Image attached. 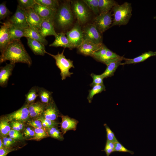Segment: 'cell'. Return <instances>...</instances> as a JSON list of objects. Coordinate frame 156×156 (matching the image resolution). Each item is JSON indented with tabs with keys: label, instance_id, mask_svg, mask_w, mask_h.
Masks as SVG:
<instances>
[{
	"label": "cell",
	"instance_id": "4dcf8cb0",
	"mask_svg": "<svg viewBox=\"0 0 156 156\" xmlns=\"http://www.w3.org/2000/svg\"><path fill=\"white\" fill-rule=\"evenodd\" d=\"M105 90V87L104 84L95 85L88 91L89 93L87 99L89 103H91L94 96L96 94L100 93Z\"/></svg>",
	"mask_w": 156,
	"mask_h": 156
},
{
	"label": "cell",
	"instance_id": "681fc988",
	"mask_svg": "<svg viewBox=\"0 0 156 156\" xmlns=\"http://www.w3.org/2000/svg\"><path fill=\"white\" fill-rule=\"evenodd\" d=\"M35 131L34 129L30 127L27 128L24 132V135L26 138L33 137L35 135Z\"/></svg>",
	"mask_w": 156,
	"mask_h": 156
},
{
	"label": "cell",
	"instance_id": "e575fe53",
	"mask_svg": "<svg viewBox=\"0 0 156 156\" xmlns=\"http://www.w3.org/2000/svg\"><path fill=\"white\" fill-rule=\"evenodd\" d=\"M47 132L49 136L53 138L61 141L64 139L61 133L56 126L48 129Z\"/></svg>",
	"mask_w": 156,
	"mask_h": 156
},
{
	"label": "cell",
	"instance_id": "d4e9b609",
	"mask_svg": "<svg viewBox=\"0 0 156 156\" xmlns=\"http://www.w3.org/2000/svg\"><path fill=\"white\" fill-rule=\"evenodd\" d=\"M24 37L37 41L44 46L48 44V41L42 36L38 31L29 27L25 30Z\"/></svg>",
	"mask_w": 156,
	"mask_h": 156
},
{
	"label": "cell",
	"instance_id": "b9f144b4",
	"mask_svg": "<svg viewBox=\"0 0 156 156\" xmlns=\"http://www.w3.org/2000/svg\"><path fill=\"white\" fill-rule=\"evenodd\" d=\"M115 144L107 140L104 149L103 151L105 152L107 156H109L112 152H114Z\"/></svg>",
	"mask_w": 156,
	"mask_h": 156
},
{
	"label": "cell",
	"instance_id": "ab89813d",
	"mask_svg": "<svg viewBox=\"0 0 156 156\" xmlns=\"http://www.w3.org/2000/svg\"><path fill=\"white\" fill-rule=\"evenodd\" d=\"M12 13L6 7L5 3L3 2L0 4V20H2L9 16Z\"/></svg>",
	"mask_w": 156,
	"mask_h": 156
},
{
	"label": "cell",
	"instance_id": "f907efd6",
	"mask_svg": "<svg viewBox=\"0 0 156 156\" xmlns=\"http://www.w3.org/2000/svg\"><path fill=\"white\" fill-rule=\"evenodd\" d=\"M4 147L5 146L4 145L2 140L1 138L0 139V148Z\"/></svg>",
	"mask_w": 156,
	"mask_h": 156
},
{
	"label": "cell",
	"instance_id": "7bdbcfd3",
	"mask_svg": "<svg viewBox=\"0 0 156 156\" xmlns=\"http://www.w3.org/2000/svg\"><path fill=\"white\" fill-rule=\"evenodd\" d=\"M114 150L116 152H127L131 154H133L134 153L133 151L126 148L119 142L115 144Z\"/></svg>",
	"mask_w": 156,
	"mask_h": 156
},
{
	"label": "cell",
	"instance_id": "f546056e",
	"mask_svg": "<svg viewBox=\"0 0 156 156\" xmlns=\"http://www.w3.org/2000/svg\"><path fill=\"white\" fill-rule=\"evenodd\" d=\"M39 87L35 86L32 87L25 95L26 103L29 105L34 102L37 96H38Z\"/></svg>",
	"mask_w": 156,
	"mask_h": 156
},
{
	"label": "cell",
	"instance_id": "d6986e66",
	"mask_svg": "<svg viewBox=\"0 0 156 156\" xmlns=\"http://www.w3.org/2000/svg\"><path fill=\"white\" fill-rule=\"evenodd\" d=\"M47 105L39 101L29 105L28 109L30 117L35 118L40 117L42 115Z\"/></svg>",
	"mask_w": 156,
	"mask_h": 156
},
{
	"label": "cell",
	"instance_id": "6da1fadb",
	"mask_svg": "<svg viewBox=\"0 0 156 156\" xmlns=\"http://www.w3.org/2000/svg\"><path fill=\"white\" fill-rule=\"evenodd\" d=\"M7 60L15 64L17 63L26 64L29 67L31 66L32 63L30 56L20 40L12 41L1 54L0 63Z\"/></svg>",
	"mask_w": 156,
	"mask_h": 156
},
{
	"label": "cell",
	"instance_id": "7a4b0ae2",
	"mask_svg": "<svg viewBox=\"0 0 156 156\" xmlns=\"http://www.w3.org/2000/svg\"><path fill=\"white\" fill-rule=\"evenodd\" d=\"M70 5L69 1L60 4L53 19L55 27L64 30L73 24L74 19Z\"/></svg>",
	"mask_w": 156,
	"mask_h": 156
},
{
	"label": "cell",
	"instance_id": "9a60e30c",
	"mask_svg": "<svg viewBox=\"0 0 156 156\" xmlns=\"http://www.w3.org/2000/svg\"><path fill=\"white\" fill-rule=\"evenodd\" d=\"M15 64L10 62L0 68V86L2 87L7 86L9 78L11 75Z\"/></svg>",
	"mask_w": 156,
	"mask_h": 156
},
{
	"label": "cell",
	"instance_id": "7dc6e473",
	"mask_svg": "<svg viewBox=\"0 0 156 156\" xmlns=\"http://www.w3.org/2000/svg\"><path fill=\"white\" fill-rule=\"evenodd\" d=\"M2 140L5 147L7 148H12L11 146L15 142V140L10 137H3Z\"/></svg>",
	"mask_w": 156,
	"mask_h": 156
},
{
	"label": "cell",
	"instance_id": "d590c367",
	"mask_svg": "<svg viewBox=\"0 0 156 156\" xmlns=\"http://www.w3.org/2000/svg\"><path fill=\"white\" fill-rule=\"evenodd\" d=\"M38 119L41 121L43 127L47 129L56 126L58 125L57 123L55 121L46 119L42 115L38 118Z\"/></svg>",
	"mask_w": 156,
	"mask_h": 156
},
{
	"label": "cell",
	"instance_id": "f1b7e54d",
	"mask_svg": "<svg viewBox=\"0 0 156 156\" xmlns=\"http://www.w3.org/2000/svg\"><path fill=\"white\" fill-rule=\"evenodd\" d=\"M36 3L52 10L56 11L60 4L57 0H35Z\"/></svg>",
	"mask_w": 156,
	"mask_h": 156
},
{
	"label": "cell",
	"instance_id": "277c9868",
	"mask_svg": "<svg viewBox=\"0 0 156 156\" xmlns=\"http://www.w3.org/2000/svg\"><path fill=\"white\" fill-rule=\"evenodd\" d=\"M65 48L61 53L58 52L56 55H54L47 51L46 53L47 54L53 57L55 61L56 65L60 71V75L61 79L63 80L66 77H70L73 73L69 71V69L72 68H74V66L73 61L70 59H66L64 55Z\"/></svg>",
	"mask_w": 156,
	"mask_h": 156
},
{
	"label": "cell",
	"instance_id": "bcb514c9",
	"mask_svg": "<svg viewBox=\"0 0 156 156\" xmlns=\"http://www.w3.org/2000/svg\"><path fill=\"white\" fill-rule=\"evenodd\" d=\"M37 119L28 121L27 124L34 128H44L41 121L38 119Z\"/></svg>",
	"mask_w": 156,
	"mask_h": 156
},
{
	"label": "cell",
	"instance_id": "484cf974",
	"mask_svg": "<svg viewBox=\"0 0 156 156\" xmlns=\"http://www.w3.org/2000/svg\"><path fill=\"white\" fill-rule=\"evenodd\" d=\"M100 13L109 12L117 3L114 0H99Z\"/></svg>",
	"mask_w": 156,
	"mask_h": 156
},
{
	"label": "cell",
	"instance_id": "603a6c76",
	"mask_svg": "<svg viewBox=\"0 0 156 156\" xmlns=\"http://www.w3.org/2000/svg\"><path fill=\"white\" fill-rule=\"evenodd\" d=\"M5 22L8 26L11 42L20 40L21 37H24L25 29L15 27L8 20Z\"/></svg>",
	"mask_w": 156,
	"mask_h": 156
},
{
	"label": "cell",
	"instance_id": "60d3db41",
	"mask_svg": "<svg viewBox=\"0 0 156 156\" xmlns=\"http://www.w3.org/2000/svg\"><path fill=\"white\" fill-rule=\"evenodd\" d=\"M90 75L93 80L92 83L90 85L91 87H92L95 85L104 84L103 81L104 78L101 75H97L92 73Z\"/></svg>",
	"mask_w": 156,
	"mask_h": 156
},
{
	"label": "cell",
	"instance_id": "5b68a950",
	"mask_svg": "<svg viewBox=\"0 0 156 156\" xmlns=\"http://www.w3.org/2000/svg\"><path fill=\"white\" fill-rule=\"evenodd\" d=\"M71 9L73 14L80 25L86 23L90 17L88 7L82 1H71Z\"/></svg>",
	"mask_w": 156,
	"mask_h": 156
},
{
	"label": "cell",
	"instance_id": "ba28073f",
	"mask_svg": "<svg viewBox=\"0 0 156 156\" xmlns=\"http://www.w3.org/2000/svg\"><path fill=\"white\" fill-rule=\"evenodd\" d=\"M111 12L100 13L94 18L93 24L102 34L110 27L113 22Z\"/></svg>",
	"mask_w": 156,
	"mask_h": 156
},
{
	"label": "cell",
	"instance_id": "836d02e7",
	"mask_svg": "<svg viewBox=\"0 0 156 156\" xmlns=\"http://www.w3.org/2000/svg\"><path fill=\"white\" fill-rule=\"evenodd\" d=\"M121 56L108 49L106 53L98 61L105 64L110 60L120 57Z\"/></svg>",
	"mask_w": 156,
	"mask_h": 156
},
{
	"label": "cell",
	"instance_id": "8d00e7d4",
	"mask_svg": "<svg viewBox=\"0 0 156 156\" xmlns=\"http://www.w3.org/2000/svg\"><path fill=\"white\" fill-rule=\"evenodd\" d=\"M17 2L18 5L25 10L32 8L36 3L35 0H18Z\"/></svg>",
	"mask_w": 156,
	"mask_h": 156
},
{
	"label": "cell",
	"instance_id": "8fae6325",
	"mask_svg": "<svg viewBox=\"0 0 156 156\" xmlns=\"http://www.w3.org/2000/svg\"><path fill=\"white\" fill-rule=\"evenodd\" d=\"M101 44H97L87 40H84L81 44L77 48L78 52L86 56H91L95 51L100 49Z\"/></svg>",
	"mask_w": 156,
	"mask_h": 156
},
{
	"label": "cell",
	"instance_id": "83f0119b",
	"mask_svg": "<svg viewBox=\"0 0 156 156\" xmlns=\"http://www.w3.org/2000/svg\"><path fill=\"white\" fill-rule=\"evenodd\" d=\"M9 120L6 117H2L0 121V133L2 137H7L11 130V127L8 122Z\"/></svg>",
	"mask_w": 156,
	"mask_h": 156
},
{
	"label": "cell",
	"instance_id": "7402d4cb",
	"mask_svg": "<svg viewBox=\"0 0 156 156\" xmlns=\"http://www.w3.org/2000/svg\"><path fill=\"white\" fill-rule=\"evenodd\" d=\"M28 46L35 55L43 56L46 51L44 45L40 42L29 38H27Z\"/></svg>",
	"mask_w": 156,
	"mask_h": 156
},
{
	"label": "cell",
	"instance_id": "4316f807",
	"mask_svg": "<svg viewBox=\"0 0 156 156\" xmlns=\"http://www.w3.org/2000/svg\"><path fill=\"white\" fill-rule=\"evenodd\" d=\"M53 92L42 87L38 88V94L41 102L48 105L53 99Z\"/></svg>",
	"mask_w": 156,
	"mask_h": 156
},
{
	"label": "cell",
	"instance_id": "c3c4849f",
	"mask_svg": "<svg viewBox=\"0 0 156 156\" xmlns=\"http://www.w3.org/2000/svg\"><path fill=\"white\" fill-rule=\"evenodd\" d=\"M16 148L4 147L0 148V156H6L10 152L16 150Z\"/></svg>",
	"mask_w": 156,
	"mask_h": 156
},
{
	"label": "cell",
	"instance_id": "ac0fdd59",
	"mask_svg": "<svg viewBox=\"0 0 156 156\" xmlns=\"http://www.w3.org/2000/svg\"><path fill=\"white\" fill-rule=\"evenodd\" d=\"M62 121L60 127L63 135L69 130H76L78 121L77 120L71 118L68 116L61 115Z\"/></svg>",
	"mask_w": 156,
	"mask_h": 156
},
{
	"label": "cell",
	"instance_id": "8992f818",
	"mask_svg": "<svg viewBox=\"0 0 156 156\" xmlns=\"http://www.w3.org/2000/svg\"><path fill=\"white\" fill-rule=\"evenodd\" d=\"M66 34L73 49L77 48L84 40L82 29L78 22Z\"/></svg>",
	"mask_w": 156,
	"mask_h": 156
},
{
	"label": "cell",
	"instance_id": "3957f363",
	"mask_svg": "<svg viewBox=\"0 0 156 156\" xmlns=\"http://www.w3.org/2000/svg\"><path fill=\"white\" fill-rule=\"evenodd\" d=\"M112 10L114 18L111 27L128 24L132 15L131 3L125 2L120 5L117 3Z\"/></svg>",
	"mask_w": 156,
	"mask_h": 156
},
{
	"label": "cell",
	"instance_id": "5bb4252c",
	"mask_svg": "<svg viewBox=\"0 0 156 156\" xmlns=\"http://www.w3.org/2000/svg\"><path fill=\"white\" fill-rule=\"evenodd\" d=\"M11 42L8 26L5 22L1 25L0 28V51L1 54Z\"/></svg>",
	"mask_w": 156,
	"mask_h": 156
},
{
	"label": "cell",
	"instance_id": "44dd1931",
	"mask_svg": "<svg viewBox=\"0 0 156 156\" xmlns=\"http://www.w3.org/2000/svg\"><path fill=\"white\" fill-rule=\"evenodd\" d=\"M59 114V111L53 99L47 105L42 115L46 119L55 121Z\"/></svg>",
	"mask_w": 156,
	"mask_h": 156
},
{
	"label": "cell",
	"instance_id": "7c38bea8",
	"mask_svg": "<svg viewBox=\"0 0 156 156\" xmlns=\"http://www.w3.org/2000/svg\"><path fill=\"white\" fill-rule=\"evenodd\" d=\"M28 105L26 103L20 109L8 115L6 117L11 121L23 122L27 120L30 117Z\"/></svg>",
	"mask_w": 156,
	"mask_h": 156
},
{
	"label": "cell",
	"instance_id": "ee69618b",
	"mask_svg": "<svg viewBox=\"0 0 156 156\" xmlns=\"http://www.w3.org/2000/svg\"><path fill=\"white\" fill-rule=\"evenodd\" d=\"M8 135L10 138L15 140H20L23 139L22 136L19 131L13 129H11Z\"/></svg>",
	"mask_w": 156,
	"mask_h": 156
},
{
	"label": "cell",
	"instance_id": "9c48e42d",
	"mask_svg": "<svg viewBox=\"0 0 156 156\" xmlns=\"http://www.w3.org/2000/svg\"><path fill=\"white\" fill-rule=\"evenodd\" d=\"M16 27L25 29L29 27L25 14V10L18 5L14 14L8 20Z\"/></svg>",
	"mask_w": 156,
	"mask_h": 156
},
{
	"label": "cell",
	"instance_id": "f6af8a7d",
	"mask_svg": "<svg viewBox=\"0 0 156 156\" xmlns=\"http://www.w3.org/2000/svg\"><path fill=\"white\" fill-rule=\"evenodd\" d=\"M10 125L12 129L18 131L22 130L24 126L22 122L18 121H12Z\"/></svg>",
	"mask_w": 156,
	"mask_h": 156
},
{
	"label": "cell",
	"instance_id": "30bf717a",
	"mask_svg": "<svg viewBox=\"0 0 156 156\" xmlns=\"http://www.w3.org/2000/svg\"><path fill=\"white\" fill-rule=\"evenodd\" d=\"M26 20L29 27L38 31L43 20L32 8L25 10Z\"/></svg>",
	"mask_w": 156,
	"mask_h": 156
},
{
	"label": "cell",
	"instance_id": "d6a6232c",
	"mask_svg": "<svg viewBox=\"0 0 156 156\" xmlns=\"http://www.w3.org/2000/svg\"><path fill=\"white\" fill-rule=\"evenodd\" d=\"M35 134L34 136L29 139V140L39 141L44 138L49 136L48 132L44 128H34Z\"/></svg>",
	"mask_w": 156,
	"mask_h": 156
},
{
	"label": "cell",
	"instance_id": "e0dca14e",
	"mask_svg": "<svg viewBox=\"0 0 156 156\" xmlns=\"http://www.w3.org/2000/svg\"><path fill=\"white\" fill-rule=\"evenodd\" d=\"M32 8L36 13L43 20L49 19H54L57 11L49 9L36 3Z\"/></svg>",
	"mask_w": 156,
	"mask_h": 156
},
{
	"label": "cell",
	"instance_id": "52a82bcc",
	"mask_svg": "<svg viewBox=\"0 0 156 156\" xmlns=\"http://www.w3.org/2000/svg\"><path fill=\"white\" fill-rule=\"evenodd\" d=\"M84 40H87L97 44H103L101 34L93 24H88L82 29Z\"/></svg>",
	"mask_w": 156,
	"mask_h": 156
},
{
	"label": "cell",
	"instance_id": "74e56055",
	"mask_svg": "<svg viewBox=\"0 0 156 156\" xmlns=\"http://www.w3.org/2000/svg\"><path fill=\"white\" fill-rule=\"evenodd\" d=\"M107 133V140L114 144L118 142L116 137L114 133L112 131L110 128L106 123L104 124Z\"/></svg>",
	"mask_w": 156,
	"mask_h": 156
},
{
	"label": "cell",
	"instance_id": "4fadbf2b",
	"mask_svg": "<svg viewBox=\"0 0 156 156\" xmlns=\"http://www.w3.org/2000/svg\"><path fill=\"white\" fill-rule=\"evenodd\" d=\"M125 58L123 56L111 60L106 63V68L104 72L101 74L104 79L110 77L114 75L118 66L121 65V62L125 60Z\"/></svg>",
	"mask_w": 156,
	"mask_h": 156
},
{
	"label": "cell",
	"instance_id": "1f68e13d",
	"mask_svg": "<svg viewBox=\"0 0 156 156\" xmlns=\"http://www.w3.org/2000/svg\"><path fill=\"white\" fill-rule=\"evenodd\" d=\"M82 1L97 16L100 14L99 0H83Z\"/></svg>",
	"mask_w": 156,
	"mask_h": 156
},
{
	"label": "cell",
	"instance_id": "2e32d148",
	"mask_svg": "<svg viewBox=\"0 0 156 156\" xmlns=\"http://www.w3.org/2000/svg\"><path fill=\"white\" fill-rule=\"evenodd\" d=\"M53 19H49L43 20L38 32L43 37L49 36H55L57 33L55 30Z\"/></svg>",
	"mask_w": 156,
	"mask_h": 156
},
{
	"label": "cell",
	"instance_id": "f35d334b",
	"mask_svg": "<svg viewBox=\"0 0 156 156\" xmlns=\"http://www.w3.org/2000/svg\"><path fill=\"white\" fill-rule=\"evenodd\" d=\"M108 48L103 44L99 49L94 52L91 57L97 61L103 56L106 53Z\"/></svg>",
	"mask_w": 156,
	"mask_h": 156
},
{
	"label": "cell",
	"instance_id": "ffe728a7",
	"mask_svg": "<svg viewBox=\"0 0 156 156\" xmlns=\"http://www.w3.org/2000/svg\"><path fill=\"white\" fill-rule=\"evenodd\" d=\"M54 36L55 40L52 43L49 45L50 47H62L64 48H67L71 50L73 49L65 33L63 32L57 33Z\"/></svg>",
	"mask_w": 156,
	"mask_h": 156
},
{
	"label": "cell",
	"instance_id": "cb8c5ba5",
	"mask_svg": "<svg viewBox=\"0 0 156 156\" xmlns=\"http://www.w3.org/2000/svg\"><path fill=\"white\" fill-rule=\"evenodd\" d=\"M153 56H156V51H149L147 52H145L141 55L133 58H125L124 60L125 62L122 63V65L134 64L143 62L149 58Z\"/></svg>",
	"mask_w": 156,
	"mask_h": 156
}]
</instances>
